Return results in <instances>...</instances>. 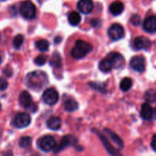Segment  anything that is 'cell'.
<instances>
[{
	"instance_id": "2",
	"label": "cell",
	"mask_w": 156,
	"mask_h": 156,
	"mask_svg": "<svg viewBox=\"0 0 156 156\" xmlns=\"http://www.w3.org/2000/svg\"><path fill=\"white\" fill-rule=\"evenodd\" d=\"M92 50V45L82 40L76 41L75 47L71 50V56L74 59H80L85 57Z\"/></svg>"
},
{
	"instance_id": "4",
	"label": "cell",
	"mask_w": 156,
	"mask_h": 156,
	"mask_svg": "<svg viewBox=\"0 0 156 156\" xmlns=\"http://www.w3.org/2000/svg\"><path fill=\"white\" fill-rule=\"evenodd\" d=\"M20 105L24 108L27 110H30L32 112H35L37 110V105L34 104L32 98L30 94L27 91H23L20 94L19 96Z\"/></svg>"
},
{
	"instance_id": "7",
	"label": "cell",
	"mask_w": 156,
	"mask_h": 156,
	"mask_svg": "<svg viewBox=\"0 0 156 156\" xmlns=\"http://www.w3.org/2000/svg\"><path fill=\"white\" fill-rule=\"evenodd\" d=\"M59 100V94L53 88H48L45 90L43 94V101L48 105H54Z\"/></svg>"
},
{
	"instance_id": "18",
	"label": "cell",
	"mask_w": 156,
	"mask_h": 156,
	"mask_svg": "<svg viewBox=\"0 0 156 156\" xmlns=\"http://www.w3.org/2000/svg\"><path fill=\"white\" fill-rule=\"evenodd\" d=\"M98 67L99 69L103 72V73H109L114 69L112 62H111V59L108 56H107L106 58H105V59L101 61Z\"/></svg>"
},
{
	"instance_id": "19",
	"label": "cell",
	"mask_w": 156,
	"mask_h": 156,
	"mask_svg": "<svg viewBox=\"0 0 156 156\" xmlns=\"http://www.w3.org/2000/svg\"><path fill=\"white\" fill-rule=\"evenodd\" d=\"M68 21L71 25L77 26L80 24L81 21H82V17L78 12H72L69 15Z\"/></svg>"
},
{
	"instance_id": "37",
	"label": "cell",
	"mask_w": 156,
	"mask_h": 156,
	"mask_svg": "<svg viewBox=\"0 0 156 156\" xmlns=\"http://www.w3.org/2000/svg\"><path fill=\"white\" fill-rule=\"evenodd\" d=\"M0 37H1V36H0Z\"/></svg>"
},
{
	"instance_id": "10",
	"label": "cell",
	"mask_w": 156,
	"mask_h": 156,
	"mask_svg": "<svg viewBox=\"0 0 156 156\" xmlns=\"http://www.w3.org/2000/svg\"><path fill=\"white\" fill-rule=\"evenodd\" d=\"M30 117L29 114L25 113H20L15 117L14 120V124L17 128L22 129L27 127L30 123Z\"/></svg>"
},
{
	"instance_id": "11",
	"label": "cell",
	"mask_w": 156,
	"mask_h": 156,
	"mask_svg": "<svg viewBox=\"0 0 156 156\" xmlns=\"http://www.w3.org/2000/svg\"><path fill=\"white\" fill-rule=\"evenodd\" d=\"M152 46V42L148 37L144 36L137 37L133 41V47L136 50H148Z\"/></svg>"
},
{
	"instance_id": "31",
	"label": "cell",
	"mask_w": 156,
	"mask_h": 156,
	"mask_svg": "<svg viewBox=\"0 0 156 156\" xmlns=\"http://www.w3.org/2000/svg\"><path fill=\"white\" fill-rule=\"evenodd\" d=\"M130 21L133 25L137 26L141 22V18L139 15H133L130 18Z\"/></svg>"
},
{
	"instance_id": "20",
	"label": "cell",
	"mask_w": 156,
	"mask_h": 156,
	"mask_svg": "<svg viewBox=\"0 0 156 156\" xmlns=\"http://www.w3.org/2000/svg\"><path fill=\"white\" fill-rule=\"evenodd\" d=\"M78 107H79V105L77 102L72 98L66 99L64 101V109L68 112H73V111H76L78 109Z\"/></svg>"
},
{
	"instance_id": "36",
	"label": "cell",
	"mask_w": 156,
	"mask_h": 156,
	"mask_svg": "<svg viewBox=\"0 0 156 156\" xmlns=\"http://www.w3.org/2000/svg\"><path fill=\"white\" fill-rule=\"evenodd\" d=\"M1 108H2V107H1V104H0V111H1Z\"/></svg>"
},
{
	"instance_id": "5",
	"label": "cell",
	"mask_w": 156,
	"mask_h": 156,
	"mask_svg": "<svg viewBox=\"0 0 156 156\" xmlns=\"http://www.w3.org/2000/svg\"><path fill=\"white\" fill-rule=\"evenodd\" d=\"M38 146L44 152H50L55 149L56 146V142L52 136H45L39 140Z\"/></svg>"
},
{
	"instance_id": "32",
	"label": "cell",
	"mask_w": 156,
	"mask_h": 156,
	"mask_svg": "<svg viewBox=\"0 0 156 156\" xmlns=\"http://www.w3.org/2000/svg\"><path fill=\"white\" fill-rule=\"evenodd\" d=\"M8 82L5 79L0 78V91H4L8 88Z\"/></svg>"
},
{
	"instance_id": "14",
	"label": "cell",
	"mask_w": 156,
	"mask_h": 156,
	"mask_svg": "<svg viewBox=\"0 0 156 156\" xmlns=\"http://www.w3.org/2000/svg\"><path fill=\"white\" fill-rule=\"evenodd\" d=\"M108 56L111 59L114 69H120L124 65V58L120 53H116V52H112Z\"/></svg>"
},
{
	"instance_id": "21",
	"label": "cell",
	"mask_w": 156,
	"mask_h": 156,
	"mask_svg": "<svg viewBox=\"0 0 156 156\" xmlns=\"http://www.w3.org/2000/svg\"><path fill=\"white\" fill-rule=\"evenodd\" d=\"M98 136H99V137H100L101 140L102 141L104 146H105V147L106 148V149L108 150V152H109L110 154H111V155H116V154H117V150H116L115 148L113 147L112 145L110 144L109 141L107 140L106 137H105L104 135L99 134L98 133Z\"/></svg>"
},
{
	"instance_id": "33",
	"label": "cell",
	"mask_w": 156,
	"mask_h": 156,
	"mask_svg": "<svg viewBox=\"0 0 156 156\" xmlns=\"http://www.w3.org/2000/svg\"><path fill=\"white\" fill-rule=\"evenodd\" d=\"M151 146H152V149L156 152V134H155L152 137V142H151Z\"/></svg>"
},
{
	"instance_id": "27",
	"label": "cell",
	"mask_w": 156,
	"mask_h": 156,
	"mask_svg": "<svg viewBox=\"0 0 156 156\" xmlns=\"http://www.w3.org/2000/svg\"><path fill=\"white\" fill-rule=\"evenodd\" d=\"M31 143H32V140L30 137L24 136L22 137V138H21V140H20L19 146L21 148H24V149H25V148L29 147V146H30V144H31Z\"/></svg>"
},
{
	"instance_id": "15",
	"label": "cell",
	"mask_w": 156,
	"mask_h": 156,
	"mask_svg": "<svg viewBox=\"0 0 156 156\" xmlns=\"http://www.w3.org/2000/svg\"><path fill=\"white\" fill-rule=\"evenodd\" d=\"M143 28L148 33H155L156 31V17L149 16L143 22Z\"/></svg>"
},
{
	"instance_id": "13",
	"label": "cell",
	"mask_w": 156,
	"mask_h": 156,
	"mask_svg": "<svg viewBox=\"0 0 156 156\" xmlns=\"http://www.w3.org/2000/svg\"><path fill=\"white\" fill-rule=\"evenodd\" d=\"M140 116L145 120H152V119L155 118V110L152 109V108L149 104H143L142 105L141 111H140Z\"/></svg>"
},
{
	"instance_id": "17",
	"label": "cell",
	"mask_w": 156,
	"mask_h": 156,
	"mask_svg": "<svg viewBox=\"0 0 156 156\" xmlns=\"http://www.w3.org/2000/svg\"><path fill=\"white\" fill-rule=\"evenodd\" d=\"M47 127L52 130H58L62 126V120L59 117H51L47 122Z\"/></svg>"
},
{
	"instance_id": "28",
	"label": "cell",
	"mask_w": 156,
	"mask_h": 156,
	"mask_svg": "<svg viewBox=\"0 0 156 156\" xmlns=\"http://www.w3.org/2000/svg\"><path fill=\"white\" fill-rule=\"evenodd\" d=\"M23 41H24V37L21 34H18L15 37L13 40V46L15 49H19L21 46L22 45Z\"/></svg>"
},
{
	"instance_id": "23",
	"label": "cell",
	"mask_w": 156,
	"mask_h": 156,
	"mask_svg": "<svg viewBox=\"0 0 156 156\" xmlns=\"http://www.w3.org/2000/svg\"><path fill=\"white\" fill-rule=\"evenodd\" d=\"M105 131H106V133H108V135L110 136V137L111 138V140H113V141L114 142V143H115L116 145H117V146H118L119 149H121L123 147V141L121 140V139L120 138V137L116 135L114 133H113L112 131H111L110 129H105Z\"/></svg>"
},
{
	"instance_id": "30",
	"label": "cell",
	"mask_w": 156,
	"mask_h": 156,
	"mask_svg": "<svg viewBox=\"0 0 156 156\" xmlns=\"http://www.w3.org/2000/svg\"><path fill=\"white\" fill-rule=\"evenodd\" d=\"M47 57L45 55H40V56H37L34 59V62L37 66H43L47 62Z\"/></svg>"
},
{
	"instance_id": "8",
	"label": "cell",
	"mask_w": 156,
	"mask_h": 156,
	"mask_svg": "<svg viewBox=\"0 0 156 156\" xmlns=\"http://www.w3.org/2000/svg\"><path fill=\"white\" fill-rule=\"evenodd\" d=\"M77 143V139L75 136L73 135H67L66 136H64L62 139V140L60 141L59 145H56V148H55L54 151L56 153H58L60 151L63 150L65 148L69 147V146H71L73 145H75Z\"/></svg>"
},
{
	"instance_id": "6",
	"label": "cell",
	"mask_w": 156,
	"mask_h": 156,
	"mask_svg": "<svg viewBox=\"0 0 156 156\" xmlns=\"http://www.w3.org/2000/svg\"><path fill=\"white\" fill-rule=\"evenodd\" d=\"M108 36L113 41H119L124 36V29L120 24H114L108 29Z\"/></svg>"
},
{
	"instance_id": "24",
	"label": "cell",
	"mask_w": 156,
	"mask_h": 156,
	"mask_svg": "<svg viewBox=\"0 0 156 156\" xmlns=\"http://www.w3.org/2000/svg\"><path fill=\"white\" fill-rule=\"evenodd\" d=\"M36 47L41 52H46L49 50V47H50V43L47 41V40H39L35 43Z\"/></svg>"
},
{
	"instance_id": "22",
	"label": "cell",
	"mask_w": 156,
	"mask_h": 156,
	"mask_svg": "<svg viewBox=\"0 0 156 156\" xmlns=\"http://www.w3.org/2000/svg\"><path fill=\"white\" fill-rule=\"evenodd\" d=\"M50 65L54 68H59L62 66V58L57 52H55L52 55L50 59Z\"/></svg>"
},
{
	"instance_id": "16",
	"label": "cell",
	"mask_w": 156,
	"mask_h": 156,
	"mask_svg": "<svg viewBox=\"0 0 156 156\" xmlns=\"http://www.w3.org/2000/svg\"><path fill=\"white\" fill-rule=\"evenodd\" d=\"M109 10L111 13L114 16L120 15L124 10V5L120 1H115L111 4L109 7Z\"/></svg>"
},
{
	"instance_id": "29",
	"label": "cell",
	"mask_w": 156,
	"mask_h": 156,
	"mask_svg": "<svg viewBox=\"0 0 156 156\" xmlns=\"http://www.w3.org/2000/svg\"><path fill=\"white\" fill-rule=\"evenodd\" d=\"M89 86H91V88H92L94 90H97L101 92H104L105 89V85L99 83V82H89Z\"/></svg>"
},
{
	"instance_id": "25",
	"label": "cell",
	"mask_w": 156,
	"mask_h": 156,
	"mask_svg": "<svg viewBox=\"0 0 156 156\" xmlns=\"http://www.w3.org/2000/svg\"><path fill=\"white\" fill-rule=\"evenodd\" d=\"M133 85L132 79L129 78H124L121 80L120 84V89L123 91H127L131 88Z\"/></svg>"
},
{
	"instance_id": "34",
	"label": "cell",
	"mask_w": 156,
	"mask_h": 156,
	"mask_svg": "<svg viewBox=\"0 0 156 156\" xmlns=\"http://www.w3.org/2000/svg\"><path fill=\"white\" fill-rule=\"evenodd\" d=\"M60 40H61V38L59 37H56V39H55V43H56V44H58V43L59 42H60Z\"/></svg>"
},
{
	"instance_id": "35",
	"label": "cell",
	"mask_w": 156,
	"mask_h": 156,
	"mask_svg": "<svg viewBox=\"0 0 156 156\" xmlns=\"http://www.w3.org/2000/svg\"><path fill=\"white\" fill-rule=\"evenodd\" d=\"M1 62H2V57L0 56V64H1Z\"/></svg>"
},
{
	"instance_id": "3",
	"label": "cell",
	"mask_w": 156,
	"mask_h": 156,
	"mask_svg": "<svg viewBox=\"0 0 156 156\" xmlns=\"http://www.w3.org/2000/svg\"><path fill=\"white\" fill-rule=\"evenodd\" d=\"M20 12L26 19H34L36 17V7L30 1H25L21 5Z\"/></svg>"
},
{
	"instance_id": "26",
	"label": "cell",
	"mask_w": 156,
	"mask_h": 156,
	"mask_svg": "<svg viewBox=\"0 0 156 156\" xmlns=\"http://www.w3.org/2000/svg\"><path fill=\"white\" fill-rule=\"evenodd\" d=\"M145 100L148 103H154L156 101V91L153 89H149L145 93Z\"/></svg>"
},
{
	"instance_id": "1",
	"label": "cell",
	"mask_w": 156,
	"mask_h": 156,
	"mask_svg": "<svg viewBox=\"0 0 156 156\" xmlns=\"http://www.w3.org/2000/svg\"><path fill=\"white\" fill-rule=\"evenodd\" d=\"M48 83V76L43 71H34L27 75L25 84L27 88L34 91H40Z\"/></svg>"
},
{
	"instance_id": "12",
	"label": "cell",
	"mask_w": 156,
	"mask_h": 156,
	"mask_svg": "<svg viewBox=\"0 0 156 156\" xmlns=\"http://www.w3.org/2000/svg\"><path fill=\"white\" fill-rule=\"evenodd\" d=\"M77 8L79 12L88 15L94 9V3L92 0H79L77 3Z\"/></svg>"
},
{
	"instance_id": "9",
	"label": "cell",
	"mask_w": 156,
	"mask_h": 156,
	"mask_svg": "<svg viewBox=\"0 0 156 156\" xmlns=\"http://www.w3.org/2000/svg\"><path fill=\"white\" fill-rule=\"evenodd\" d=\"M130 66L135 71L143 73L146 69V59L142 56H136L131 59Z\"/></svg>"
}]
</instances>
